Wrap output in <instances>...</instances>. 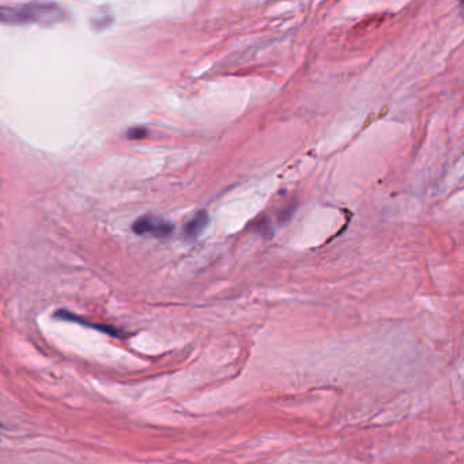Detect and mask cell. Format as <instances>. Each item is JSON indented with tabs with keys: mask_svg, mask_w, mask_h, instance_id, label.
I'll list each match as a JSON object with an SVG mask.
<instances>
[{
	"mask_svg": "<svg viewBox=\"0 0 464 464\" xmlns=\"http://www.w3.org/2000/svg\"><path fill=\"white\" fill-rule=\"evenodd\" d=\"M132 230L135 234H139V236L151 234L158 239H166L173 233L175 226L161 217L147 214V215L138 218L132 224Z\"/></svg>",
	"mask_w": 464,
	"mask_h": 464,
	"instance_id": "obj_2",
	"label": "cell"
},
{
	"mask_svg": "<svg viewBox=\"0 0 464 464\" xmlns=\"http://www.w3.org/2000/svg\"><path fill=\"white\" fill-rule=\"evenodd\" d=\"M55 318H58V319H62V320L80 323V324H83V325H87V327L96 328V330H99V331H102V333H105V334H109V335L112 336H117V338H122V336L124 335V334H123V331H120V330L114 328V327H112V325L93 324V323H90V321L83 320V319H80V316H77V315H74V313H71L70 311H65V309H60V311H58V312L55 313Z\"/></svg>",
	"mask_w": 464,
	"mask_h": 464,
	"instance_id": "obj_3",
	"label": "cell"
},
{
	"mask_svg": "<svg viewBox=\"0 0 464 464\" xmlns=\"http://www.w3.org/2000/svg\"><path fill=\"white\" fill-rule=\"evenodd\" d=\"M67 19L65 9L56 3H28L0 6V23L11 26L41 25L52 26Z\"/></svg>",
	"mask_w": 464,
	"mask_h": 464,
	"instance_id": "obj_1",
	"label": "cell"
},
{
	"mask_svg": "<svg viewBox=\"0 0 464 464\" xmlns=\"http://www.w3.org/2000/svg\"><path fill=\"white\" fill-rule=\"evenodd\" d=\"M208 215L206 211H199L193 220H190L187 224L184 225V236L187 239H196L202 230L205 229V226L207 225Z\"/></svg>",
	"mask_w": 464,
	"mask_h": 464,
	"instance_id": "obj_4",
	"label": "cell"
},
{
	"mask_svg": "<svg viewBox=\"0 0 464 464\" xmlns=\"http://www.w3.org/2000/svg\"><path fill=\"white\" fill-rule=\"evenodd\" d=\"M147 136V129H142V127H135L131 129L127 134V138L131 141H141Z\"/></svg>",
	"mask_w": 464,
	"mask_h": 464,
	"instance_id": "obj_5",
	"label": "cell"
}]
</instances>
